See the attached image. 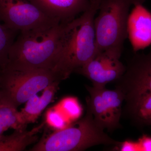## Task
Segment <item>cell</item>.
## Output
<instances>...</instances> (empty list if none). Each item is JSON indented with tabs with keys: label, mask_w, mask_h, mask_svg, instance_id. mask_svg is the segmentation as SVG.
I'll list each match as a JSON object with an SVG mask.
<instances>
[{
	"label": "cell",
	"mask_w": 151,
	"mask_h": 151,
	"mask_svg": "<svg viewBox=\"0 0 151 151\" xmlns=\"http://www.w3.org/2000/svg\"><path fill=\"white\" fill-rule=\"evenodd\" d=\"M115 82L116 89L124 94V101L151 94V50L147 54L134 55L125 73Z\"/></svg>",
	"instance_id": "cell-8"
},
{
	"label": "cell",
	"mask_w": 151,
	"mask_h": 151,
	"mask_svg": "<svg viewBox=\"0 0 151 151\" xmlns=\"http://www.w3.org/2000/svg\"><path fill=\"white\" fill-rule=\"evenodd\" d=\"M120 58L105 52H99L75 72L89 79L93 86L105 87L108 83L116 82L125 73L126 66Z\"/></svg>",
	"instance_id": "cell-9"
},
{
	"label": "cell",
	"mask_w": 151,
	"mask_h": 151,
	"mask_svg": "<svg viewBox=\"0 0 151 151\" xmlns=\"http://www.w3.org/2000/svg\"><path fill=\"white\" fill-rule=\"evenodd\" d=\"M120 151H140L138 142H134L131 141L121 142L119 147Z\"/></svg>",
	"instance_id": "cell-18"
},
{
	"label": "cell",
	"mask_w": 151,
	"mask_h": 151,
	"mask_svg": "<svg viewBox=\"0 0 151 151\" xmlns=\"http://www.w3.org/2000/svg\"><path fill=\"white\" fill-rule=\"evenodd\" d=\"M51 18L60 23L73 20L83 13L90 0H28Z\"/></svg>",
	"instance_id": "cell-10"
},
{
	"label": "cell",
	"mask_w": 151,
	"mask_h": 151,
	"mask_svg": "<svg viewBox=\"0 0 151 151\" xmlns=\"http://www.w3.org/2000/svg\"><path fill=\"white\" fill-rule=\"evenodd\" d=\"M100 1L90 0L81 16L64 23L53 70L62 80L97 54L94 19Z\"/></svg>",
	"instance_id": "cell-1"
},
{
	"label": "cell",
	"mask_w": 151,
	"mask_h": 151,
	"mask_svg": "<svg viewBox=\"0 0 151 151\" xmlns=\"http://www.w3.org/2000/svg\"><path fill=\"white\" fill-rule=\"evenodd\" d=\"M86 88L89 94L86 99V105L96 123L110 132L121 128L120 121L124 101L123 93L119 89L109 90L105 87L86 85Z\"/></svg>",
	"instance_id": "cell-6"
},
{
	"label": "cell",
	"mask_w": 151,
	"mask_h": 151,
	"mask_svg": "<svg viewBox=\"0 0 151 151\" xmlns=\"http://www.w3.org/2000/svg\"><path fill=\"white\" fill-rule=\"evenodd\" d=\"M44 123L34 127L30 131L14 130L12 134L0 137V151L24 150L28 146L37 140V134L43 128Z\"/></svg>",
	"instance_id": "cell-14"
},
{
	"label": "cell",
	"mask_w": 151,
	"mask_h": 151,
	"mask_svg": "<svg viewBox=\"0 0 151 151\" xmlns=\"http://www.w3.org/2000/svg\"><path fill=\"white\" fill-rule=\"evenodd\" d=\"M128 35L135 52L151 45V13L142 4L135 6L129 15Z\"/></svg>",
	"instance_id": "cell-11"
},
{
	"label": "cell",
	"mask_w": 151,
	"mask_h": 151,
	"mask_svg": "<svg viewBox=\"0 0 151 151\" xmlns=\"http://www.w3.org/2000/svg\"><path fill=\"white\" fill-rule=\"evenodd\" d=\"M60 81H56L44 89L40 96L34 95L26 103L20 111L23 121L26 125L34 123L41 113L53 100Z\"/></svg>",
	"instance_id": "cell-13"
},
{
	"label": "cell",
	"mask_w": 151,
	"mask_h": 151,
	"mask_svg": "<svg viewBox=\"0 0 151 151\" xmlns=\"http://www.w3.org/2000/svg\"><path fill=\"white\" fill-rule=\"evenodd\" d=\"M46 122L50 127L56 131L64 129L65 125L64 119L57 109L53 108L49 110L46 113Z\"/></svg>",
	"instance_id": "cell-17"
},
{
	"label": "cell",
	"mask_w": 151,
	"mask_h": 151,
	"mask_svg": "<svg viewBox=\"0 0 151 151\" xmlns=\"http://www.w3.org/2000/svg\"><path fill=\"white\" fill-rule=\"evenodd\" d=\"M19 33L0 23V72L7 64L10 50Z\"/></svg>",
	"instance_id": "cell-16"
},
{
	"label": "cell",
	"mask_w": 151,
	"mask_h": 151,
	"mask_svg": "<svg viewBox=\"0 0 151 151\" xmlns=\"http://www.w3.org/2000/svg\"><path fill=\"white\" fill-rule=\"evenodd\" d=\"M56 81L58 74L48 69H4L0 72V89L3 100L17 108Z\"/></svg>",
	"instance_id": "cell-5"
},
{
	"label": "cell",
	"mask_w": 151,
	"mask_h": 151,
	"mask_svg": "<svg viewBox=\"0 0 151 151\" xmlns=\"http://www.w3.org/2000/svg\"><path fill=\"white\" fill-rule=\"evenodd\" d=\"M1 21L19 32L60 23L28 0H0Z\"/></svg>",
	"instance_id": "cell-7"
},
{
	"label": "cell",
	"mask_w": 151,
	"mask_h": 151,
	"mask_svg": "<svg viewBox=\"0 0 151 151\" xmlns=\"http://www.w3.org/2000/svg\"><path fill=\"white\" fill-rule=\"evenodd\" d=\"M122 115L138 127H151V94L125 100Z\"/></svg>",
	"instance_id": "cell-12"
},
{
	"label": "cell",
	"mask_w": 151,
	"mask_h": 151,
	"mask_svg": "<svg viewBox=\"0 0 151 151\" xmlns=\"http://www.w3.org/2000/svg\"><path fill=\"white\" fill-rule=\"evenodd\" d=\"M145 1L101 0L99 14L94 19L97 53L105 52L121 58L128 35L130 7Z\"/></svg>",
	"instance_id": "cell-3"
},
{
	"label": "cell",
	"mask_w": 151,
	"mask_h": 151,
	"mask_svg": "<svg viewBox=\"0 0 151 151\" xmlns=\"http://www.w3.org/2000/svg\"><path fill=\"white\" fill-rule=\"evenodd\" d=\"M121 143L109 137L104 129L96 123L87 105L84 118L73 126L57 130L42 139L30 151H84L100 145L118 147Z\"/></svg>",
	"instance_id": "cell-4"
},
{
	"label": "cell",
	"mask_w": 151,
	"mask_h": 151,
	"mask_svg": "<svg viewBox=\"0 0 151 151\" xmlns=\"http://www.w3.org/2000/svg\"><path fill=\"white\" fill-rule=\"evenodd\" d=\"M3 100V97L2 93L0 89V103Z\"/></svg>",
	"instance_id": "cell-20"
},
{
	"label": "cell",
	"mask_w": 151,
	"mask_h": 151,
	"mask_svg": "<svg viewBox=\"0 0 151 151\" xmlns=\"http://www.w3.org/2000/svg\"><path fill=\"white\" fill-rule=\"evenodd\" d=\"M64 23L19 33L10 50L8 62L4 69L53 71Z\"/></svg>",
	"instance_id": "cell-2"
},
{
	"label": "cell",
	"mask_w": 151,
	"mask_h": 151,
	"mask_svg": "<svg viewBox=\"0 0 151 151\" xmlns=\"http://www.w3.org/2000/svg\"><path fill=\"white\" fill-rule=\"evenodd\" d=\"M27 126L16 107L4 100L0 103V137L9 129L24 130Z\"/></svg>",
	"instance_id": "cell-15"
},
{
	"label": "cell",
	"mask_w": 151,
	"mask_h": 151,
	"mask_svg": "<svg viewBox=\"0 0 151 151\" xmlns=\"http://www.w3.org/2000/svg\"><path fill=\"white\" fill-rule=\"evenodd\" d=\"M138 142L140 151H151V137L144 135Z\"/></svg>",
	"instance_id": "cell-19"
}]
</instances>
